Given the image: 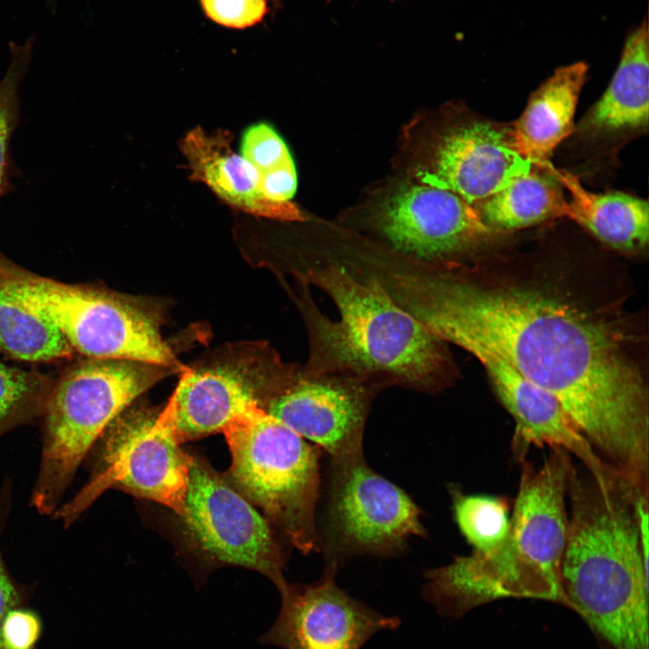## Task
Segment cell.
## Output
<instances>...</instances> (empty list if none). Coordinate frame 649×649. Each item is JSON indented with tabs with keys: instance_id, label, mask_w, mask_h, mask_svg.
Returning a JSON list of instances; mask_svg holds the SVG:
<instances>
[{
	"instance_id": "29",
	"label": "cell",
	"mask_w": 649,
	"mask_h": 649,
	"mask_svg": "<svg viewBox=\"0 0 649 649\" xmlns=\"http://www.w3.org/2000/svg\"><path fill=\"white\" fill-rule=\"evenodd\" d=\"M41 625L37 615L22 607L7 613L2 623L5 649H35Z\"/></svg>"
},
{
	"instance_id": "31",
	"label": "cell",
	"mask_w": 649,
	"mask_h": 649,
	"mask_svg": "<svg viewBox=\"0 0 649 649\" xmlns=\"http://www.w3.org/2000/svg\"><path fill=\"white\" fill-rule=\"evenodd\" d=\"M326 1H327V3H330V2H332V1H334V0H326Z\"/></svg>"
},
{
	"instance_id": "12",
	"label": "cell",
	"mask_w": 649,
	"mask_h": 649,
	"mask_svg": "<svg viewBox=\"0 0 649 649\" xmlns=\"http://www.w3.org/2000/svg\"><path fill=\"white\" fill-rule=\"evenodd\" d=\"M377 225L395 253L428 264L468 260L507 233L485 224L459 196L425 184L393 194Z\"/></svg>"
},
{
	"instance_id": "25",
	"label": "cell",
	"mask_w": 649,
	"mask_h": 649,
	"mask_svg": "<svg viewBox=\"0 0 649 649\" xmlns=\"http://www.w3.org/2000/svg\"><path fill=\"white\" fill-rule=\"evenodd\" d=\"M32 52V42L12 44L11 62L0 81V199L13 188L11 178L14 166L10 142L19 121L20 101L18 90L24 78Z\"/></svg>"
},
{
	"instance_id": "13",
	"label": "cell",
	"mask_w": 649,
	"mask_h": 649,
	"mask_svg": "<svg viewBox=\"0 0 649 649\" xmlns=\"http://www.w3.org/2000/svg\"><path fill=\"white\" fill-rule=\"evenodd\" d=\"M380 391L355 378L291 367L263 409L331 458L362 453L371 403Z\"/></svg>"
},
{
	"instance_id": "9",
	"label": "cell",
	"mask_w": 649,
	"mask_h": 649,
	"mask_svg": "<svg viewBox=\"0 0 649 649\" xmlns=\"http://www.w3.org/2000/svg\"><path fill=\"white\" fill-rule=\"evenodd\" d=\"M421 511L401 488L372 470L362 453L331 458L319 548L325 562L401 553L411 536L425 537Z\"/></svg>"
},
{
	"instance_id": "21",
	"label": "cell",
	"mask_w": 649,
	"mask_h": 649,
	"mask_svg": "<svg viewBox=\"0 0 649 649\" xmlns=\"http://www.w3.org/2000/svg\"><path fill=\"white\" fill-rule=\"evenodd\" d=\"M553 168L534 166L472 206L485 224L503 233L566 216L568 202Z\"/></svg>"
},
{
	"instance_id": "10",
	"label": "cell",
	"mask_w": 649,
	"mask_h": 649,
	"mask_svg": "<svg viewBox=\"0 0 649 649\" xmlns=\"http://www.w3.org/2000/svg\"><path fill=\"white\" fill-rule=\"evenodd\" d=\"M267 344L231 346L197 367H186L164 407L177 440L198 439L258 405L261 408L288 374Z\"/></svg>"
},
{
	"instance_id": "7",
	"label": "cell",
	"mask_w": 649,
	"mask_h": 649,
	"mask_svg": "<svg viewBox=\"0 0 649 649\" xmlns=\"http://www.w3.org/2000/svg\"><path fill=\"white\" fill-rule=\"evenodd\" d=\"M4 287L51 320L72 349L91 359L142 361L179 373L186 368L164 340L159 315L137 300L38 278Z\"/></svg>"
},
{
	"instance_id": "17",
	"label": "cell",
	"mask_w": 649,
	"mask_h": 649,
	"mask_svg": "<svg viewBox=\"0 0 649 649\" xmlns=\"http://www.w3.org/2000/svg\"><path fill=\"white\" fill-rule=\"evenodd\" d=\"M226 130L207 132L196 127L180 140L190 178L202 182L232 207L254 216L302 221L304 215L290 201L276 202L261 190L253 167L232 148Z\"/></svg>"
},
{
	"instance_id": "24",
	"label": "cell",
	"mask_w": 649,
	"mask_h": 649,
	"mask_svg": "<svg viewBox=\"0 0 649 649\" xmlns=\"http://www.w3.org/2000/svg\"><path fill=\"white\" fill-rule=\"evenodd\" d=\"M454 521L468 544L477 552L500 544L510 527V502L505 497L464 494L449 489Z\"/></svg>"
},
{
	"instance_id": "3",
	"label": "cell",
	"mask_w": 649,
	"mask_h": 649,
	"mask_svg": "<svg viewBox=\"0 0 649 649\" xmlns=\"http://www.w3.org/2000/svg\"><path fill=\"white\" fill-rule=\"evenodd\" d=\"M567 500L566 606L612 649H649L648 499L573 464Z\"/></svg>"
},
{
	"instance_id": "6",
	"label": "cell",
	"mask_w": 649,
	"mask_h": 649,
	"mask_svg": "<svg viewBox=\"0 0 649 649\" xmlns=\"http://www.w3.org/2000/svg\"><path fill=\"white\" fill-rule=\"evenodd\" d=\"M222 433L236 489L301 553L319 551L321 449L258 405L233 418Z\"/></svg>"
},
{
	"instance_id": "27",
	"label": "cell",
	"mask_w": 649,
	"mask_h": 649,
	"mask_svg": "<svg viewBox=\"0 0 649 649\" xmlns=\"http://www.w3.org/2000/svg\"><path fill=\"white\" fill-rule=\"evenodd\" d=\"M35 389L28 373L0 362V435L24 414Z\"/></svg>"
},
{
	"instance_id": "26",
	"label": "cell",
	"mask_w": 649,
	"mask_h": 649,
	"mask_svg": "<svg viewBox=\"0 0 649 649\" xmlns=\"http://www.w3.org/2000/svg\"><path fill=\"white\" fill-rule=\"evenodd\" d=\"M198 3L207 20L238 31L262 23L270 12L269 0H198Z\"/></svg>"
},
{
	"instance_id": "8",
	"label": "cell",
	"mask_w": 649,
	"mask_h": 649,
	"mask_svg": "<svg viewBox=\"0 0 649 649\" xmlns=\"http://www.w3.org/2000/svg\"><path fill=\"white\" fill-rule=\"evenodd\" d=\"M98 441L90 480L54 513L64 526L74 523L111 488L153 500L181 514L191 455L180 448L163 410L129 407Z\"/></svg>"
},
{
	"instance_id": "16",
	"label": "cell",
	"mask_w": 649,
	"mask_h": 649,
	"mask_svg": "<svg viewBox=\"0 0 649 649\" xmlns=\"http://www.w3.org/2000/svg\"><path fill=\"white\" fill-rule=\"evenodd\" d=\"M483 365L499 400L515 421L513 452L522 462L530 447L560 448L577 458L599 480L611 476L580 434L560 402L531 383L498 356L483 349L470 351Z\"/></svg>"
},
{
	"instance_id": "23",
	"label": "cell",
	"mask_w": 649,
	"mask_h": 649,
	"mask_svg": "<svg viewBox=\"0 0 649 649\" xmlns=\"http://www.w3.org/2000/svg\"><path fill=\"white\" fill-rule=\"evenodd\" d=\"M241 155L255 169L264 195L276 202H289L297 188V174L281 137L268 123L248 127L242 137Z\"/></svg>"
},
{
	"instance_id": "18",
	"label": "cell",
	"mask_w": 649,
	"mask_h": 649,
	"mask_svg": "<svg viewBox=\"0 0 649 649\" xmlns=\"http://www.w3.org/2000/svg\"><path fill=\"white\" fill-rule=\"evenodd\" d=\"M648 27L644 18L627 33L618 66L602 95L575 128L589 139L641 133L648 126Z\"/></svg>"
},
{
	"instance_id": "28",
	"label": "cell",
	"mask_w": 649,
	"mask_h": 649,
	"mask_svg": "<svg viewBox=\"0 0 649 649\" xmlns=\"http://www.w3.org/2000/svg\"><path fill=\"white\" fill-rule=\"evenodd\" d=\"M11 507V484L5 481L0 489V536ZM27 591L9 573L0 548V649H5L1 635L3 620L9 611L23 607Z\"/></svg>"
},
{
	"instance_id": "30",
	"label": "cell",
	"mask_w": 649,
	"mask_h": 649,
	"mask_svg": "<svg viewBox=\"0 0 649 649\" xmlns=\"http://www.w3.org/2000/svg\"><path fill=\"white\" fill-rule=\"evenodd\" d=\"M282 1L283 0H271V5H272L271 7L275 8L276 10L282 8V6H283Z\"/></svg>"
},
{
	"instance_id": "5",
	"label": "cell",
	"mask_w": 649,
	"mask_h": 649,
	"mask_svg": "<svg viewBox=\"0 0 649 649\" xmlns=\"http://www.w3.org/2000/svg\"><path fill=\"white\" fill-rule=\"evenodd\" d=\"M177 370L91 359L68 371L43 407L41 459L31 504L55 513L75 473L108 425L143 392Z\"/></svg>"
},
{
	"instance_id": "4",
	"label": "cell",
	"mask_w": 649,
	"mask_h": 649,
	"mask_svg": "<svg viewBox=\"0 0 649 649\" xmlns=\"http://www.w3.org/2000/svg\"><path fill=\"white\" fill-rule=\"evenodd\" d=\"M520 463L518 489L504 541L490 551L456 555L450 563L425 571L424 598L439 614L461 617L507 598L566 605L561 567L572 457L555 448L540 467L526 460Z\"/></svg>"
},
{
	"instance_id": "15",
	"label": "cell",
	"mask_w": 649,
	"mask_h": 649,
	"mask_svg": "<svg viewBox=\"0 0 649 649\" xmlns=\"http://www.w3.org/2000/svg\"><path fill=\"white\" fill-rule=\"evenodd\" d=\"M534 166L515 149L511 125L472 117L439 138L420 181L448 190L473 206Z\"/></svg>"
},
{
	"instance_id": "22",
	"label": "cell",
	"mask_w": 649,
	"mask_h": 649,
	"mask_svg": "<svg viewBox=\"0 0 649 649\" xmlns=\"http://www.w3.org/2000/svg\"><path fill=\"white\" fill-rule=\"evenodd\" d=\"M0 350L26 361L64 357L72 348L59 327L0 287Z\"/></svg>"
},
{
	"instance_id": "14",
	"label": "cell",
	"mask_w": 649,
	"mask_h": 649,
	"mask_svg": "<svg viewBox=\"0 0 649 649\" xmlns=\"http://www.w3.org/2000/svg\"><path fill=\"white\" fill-rule=\"evenodd\" d=\"M338 568L325 563L315 582L279 587V616L260 643L283 649H361L377 633L397 629L398 617L382 615L336 584Z\"/></svg>"
},
{
	"instance_id": "2",
	"label": "cell",
	"mask_w": 649,
	"mask_h": 649,
	"mask_svg": "<svg viewBox=\"0 0 649 649\" xmlns=\"http://www.w3.org/2000/svg\"><path fill=\"white\" fill-rule=\"evenodd\" d=\"M309 340L304 369L355 378L379 390L445 388L454 366L444 342L398 306L371 274L339 259L293 269Z\"/></svg>"
},
{
	"instance_id": "19",
	"label": "cell",
	"mask_w": 649,
	"mask_h": 649,
	"mask_svg": "<svg viewBox=\"0 0 649 649\" xmlns=\"http://www.w3.org/2000/svg\"><path fill=\"white\" fill-rule=\"evenodd\" d=\"M589 65L576 61L559 67L528 99L511 125L516 151L533 166L546 168L556 147L574 131L578 98Z\"/></svg>"
},
{
	"instance_id": "11",
	"label": "cell",
	"mask_w": 649,
	"mask_h": 649,
	"mask_svg": "<svg viewBox=\"0 0 649 649\" xmlns=\"http://www.w3.org/2000/svg\"><path fill=\"white\" fill-rule=\"evenodd\" d=\"M194 544L216 563L242 566L285 582V560L265 518L251 501L201 459L191 456L179 515Z\"/></svg>"
},
{
	"instance_id": "20",
	"label": "cell",
	"mask_w": 649,
	"mask_h": 649,
	"mask_svg": "<svg viewBox=\"0 0 649 649\" xmlns=\"http://www.w3.org/2000/svg\"><path fill=\"white\" fill-rule=\"evenodd\" d=\"M569 195L566 216L589 231L605 245L635 253L646 248L649 207L646 200L621 191L594 193L571 173L553 168Z\"/></svg>"
},
{
	"instance_id": "1",
	"label": "cell",
	"mask_w": 649,
	"mask_h": 649,
	"mask_svg": "<svg viewBox=\"0 0 649 649\" xmlns=\"http://www.w3.org/2000/svg\"><path fill=\"white\" fill-rule=\"evenodd\" d=\"M562 270L472 257L389 272L392 299L445 343L483 349L558 399L608 471L649 483V399L642 335L615 301Z\"/></svg>"
}]
</instances>
